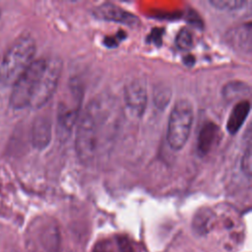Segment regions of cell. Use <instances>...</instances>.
<instances>
[{"label":"cell","mask_w":252,"mask_h":252,"mask_svg":"<svg viewBox=\"0 0 252 252\" xmlns=\"http://www.w3.org/2000/svg\"><path fill=\"white\" fill-rule=\"evenodd\" d=\"M194 113L193 106L188 99H179L175 102L168 118L167 142L174 151L181 150L190 135Z\"/></svg>","instance_id":"5b68a950"},{"label":"cell","mask_w":252,"mask_h":252,"mask_svg":"<svg viewBox=\"0 0 252 252\" xmlns=\"http://www.w3.org/2000/svg\"><path fill=\"white\" fill-rule=\"evenodd\" d=\"M249 112L250 102L247 99L241 100L234 104L226 122V130L229 132V134L234 135L240 130Z\"/></svg>","instance_id":"7c38bea8"},{"label":"cell","mask_w":252,"mask_h":252,"mask_svg":"<svg viewBox=\"0 0 252 252\" xmlns=\"http://www.w3.org/2000/svg\"><path fill=\"white\" fill-rule=\"evenodd\" d=\"M83 98L84 88L81 82L72 78L69 80L57 107V133L60 140H67L77 124Z\"/></svg>","instance_id":"3957f363"},{"label":"cell","mask_w":252,"mask_h":252,"mask_svg":"<svg viewBox=\"0 0 252 252\" xmlns=\"http://www.w3.org/2000/svg\"><path fill=\"white\" fill-rule=\"evenodd\" d=\"M51 139V123L46 117H38L32 125V145L41 150L44 149Z\"/></svg>","instance_id":"4fadbf2b"},{"label":"cell","mask_w":252,"mask_h":252,"mask_svg":"<svg viewBox=\"0 0 252 252\" xmlns=\"http://www.w3.org/2000/svg\"><path fill=\"white\" fill-rule=\"evenodd\" d=\"M62 64V60L58 57H52L46 60V66L40 80L39 89L31 107L39 108L51 98L61 77Z\"/></svg>","instance_id":"8992f818"},{"label":"cell","mask_w":252,"mask_h":252,"mask_svg":"<svg viewBox=\"0 0 252 252\" xmlns=\"http://www.w3.org/2000/svg\"><path fill=\"white\" fill-rule=\"evenodd\" d=\"M175 43L180 50H183V51L190 50L193 47V43H194V39L191 32L186 28L181 29L176 35Z\"/></svg>","instance_id":"2e32d148"},{"label":"cell","mask_w":252,"mask_h":252,"mask_svg":"<svg viewBox=\"0 0 252 252\" xmlns=\"http://www.w3.org/2000/svg\"><path fill=\"white\" fill-rule=\"evenodd\" d=\"M220 137V131L217 124L208 122L204 124L199 132L197 140V150L201 156L210 154L213 149L218 145Z\"/></svg>","instance_id":"30bf717a"},{"label":"cell","mask_w":252,"mask_h":252,"mask_svg":"<svg viewBox=\"0 0 252 252\" xmlns=\"http://www.w3.org/2000/svg\"><path fill=\"white\" fill-rule=\"evenodd\" d=\"M250 91V86L247 83L233 80L223 86L221 94L226 102H239L249 96Z\"/></svg>","instance_id":"5bb4252c"},{"label":"cell","mask_w":252,"mask_h":252,"mask_svg":"<svg viewBox=\"0 0 252 252\" xmlns=\"http://www.w3.org/2000/svg\"><path fill=\"white\" fill-rule=\"evenodd\" d=\"M116 246L117 243H113L111 240H103L94 247L93 252H117Z\"/></svg>","instance_id":"d6986e66"},{"label":"cell","mask_w":252,"mask_h":252,"mask_svg":"<svg viewBox=\"0 0 252 252\" xmlns=\"http://www.w3.org/2000/svg\"><path fill=\"white\" fill-rule=\"evenodd\" d=\"M121 118L120 106L110 95H99L89 102L80 114L75 137L76 152L83 163H93L108 152Z\"/></svg>","instance_id":"6da1fadb"},{"label":"cell","mask_w":252,"mask_h":252,"mask_svg":"<svg viewBox=\"0 0 252 252\" xmlns=\"http://www.w3.org/2000/svg\"><path fill=\"white\" fill-rule=\"evenodd\" d=\"M93 14L96 19L120 23L129 27H135L139 25L140 22L136 15L127 10H124L122 7L116 4L109 2H105L94 7Z\"/></svg>","instance_id":"9c48e42d"},{"label":"cell","mask_w":252,"mask_h":252,"mask_svg":"<svg viewBox=\"0 0 252 252\" xmlns=\"http://www.w3.org/2000/svg\"><path fill=\"white\" fill-rule=\"evenodd\" d=\"M124 101L126 108L132 115L143 116L148 103L146 85L139 79L129 82L124 88Z\"/></svg>","instance_id":"ba28073f"},{"label":"cell","mask_w":252,"mask_h":252,"mask_svg":"<svg viewBox=\"0 0 252 252\" xmlns=\"http://www.w3.org/2000/svg\"><path fill=\"white\" fill-rule=\"evenodd\" d=\"M28 241L32 252H59L56 227L49 222L34 223L29 231Z\"/></svg>","instance_id":"52a82bcc"},{"label":"cell","mask_w":252,"mask_h":252,"mask_svg":"<svg viewBox=\"0 0 252 252\" xmlns=\"http://www.w3.org/2000/svg\"><path fill=\"white\" fill-rule=\"evenodd\" d=\"M0 15H1V13H0Z\"/></svg>","instance_id":"ffe728a7"},{"label":"cell","mask_w":252,"mask_h":252,"mask_svg":"<svg viewBox=\"0 0 252 252\" xmlns=\"http://www.w3.org/2000/svg\"><path fill=\"white\" fill-rule=\"evenodd\" d=\"M35 49V42L31 35H22L17 38L0 62V82L13 85L32 63Z\"/></svg>","instance_id":"7a4b0ae2"},{"label":"cell","mask_w":252,"mask_h":252,"mask_svg":"<svg viewBox=\"0 0 252 252\" xmlns=\"http://www.w3.org/2000/svg\"><path fill=\"white\" fill-rule=\"evenodd\" d=\"M227 42L238 50L250 52L251 50V25L244 24L227 32Z\"/></svg>","instance_id":"8fae6325"},{"label":"cell","mask_w":252,"mask_h":252,"mask_svg":"<svg viewBox=\"0 0 252 252\" xmlns=\"http://www.w3.org/2000/svg\"><path fill=\"white\" fill-rule=\"evenodd\" d=\"M209 3L216 9L226 12H233L243 9L247 5V1L243 0H211Z\"/></svg>","instance_id":"9a60e30c"},{"label":"cell","mask_w":252,"mask_h":252,"mask_svg":"<svg viewBox=\"0 0 252 252\" xmlns=\"http://www.w3.org/2000/svg\"><path fill=\"white\" fill-rule=\"evenodd\" d=\"M170 96L171 93L168 88H158L154 93L155 104L159 108H163L168 104Z\"/></svg>","instance_id":"e0dca14e"},{"label":"cell","mask_w":252,"mask_h":252,"mask_svg":"<svg viewBox=\"0 0 252 252\" xmlns=\"http://www.w3.org/2000/svg\"><path fill=\"white\" fill-rule=\"evenodd\" d=\"M45 58L33 60L28 69L13 84L10 103L16 109L31 107L38 92L40 80L46 66Z\"/></svg>","instance_id":"277c9868"},{"label":"cell","mask_w":252,"mask_h":252,"mask_svg":"<svg viewBox=\"0 0 252 252\" xmlns=\"http://www.w3.org/2000/svg\"><path fill=\"white\" fill-rule=\"evenodd\" d=\"M241 169L243 171V173L245 175H247L248 177L251 176V147L250 144H248L242 158H241Z\"/></svg>","instance_id":"ac0fdd59"}]
</instances>
